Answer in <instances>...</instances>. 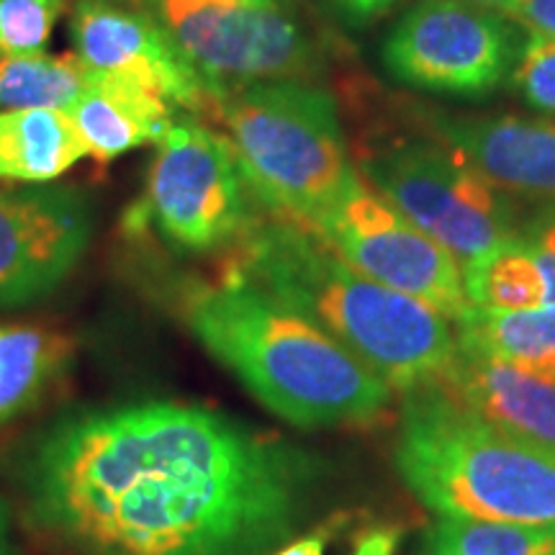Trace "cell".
Segmentation results:
<instances>
[{
    "mask_svg": "<svg viewBox=\"0 0 555 555\" xmlns=\"http://www.w3.org/2000/svg\"><path fill=\"white\" fill-rule=\"evenodd\" d=\"M183 314L208 356L288 425H365L391 404L393 388L363 360L242 278L191 291Z\"/></svg>",
    "mask_w": 555,
    "mask_h": 555,
    "instance_id": "obj_3",
    "label": "cell"
},
{
    "mask_svg": "<svg viewBox=\"0 0 555 555\" xmlns=\"http://www.w3.org/2000/svg\"><path fill=\"white\" fill-rule=\"evenodd\" d=\"M442 397L499 433L555 457V384L457 347L435 380Z\"/></svg>",
    "mask_w": 555,
    "mask_h": 555,
    "instance_id": "obj_14",
    "label": "cell"
},
{
    "mask_svg": "<svg viewBox=\"0 0 555 555\" xmlns=\"http://www.w3.org/2000/svg\"><path fill=\"white\" fill-rule=\"evenodd\" d=\"M401 543V532L393 530V527H386V530H373L360 540L356 545L352 555H397Z\"/></svg>",
    "mask_w": 555,
    "mask_h": 555,
    "instance_id": "obj_27",
    "label": "cell"
},
{
    "mask_svg": "<svg viewBox=\"0 0 555 555\" xmlns=\"http://www.w3.org/2000/svg\"><path fill=\"white\" fill-rule=\"evenodd\" d=\"M339 21L350 26H367L391 13L401 0H322Z\"/></svg>",
    "mask_w": 555,
    "mask_h": 555,
    "instance_id": "obj_26",
    "label": "cell"
},
{
    "mask_svg": "<svg viewBox=\"0 0 555 555\" xmlns=\"http://www.w3.org/2000/svg\"><path fill=\"white\" fill-rule=\"evenodd\" d=\"M502 13L522 26L525 31H538L555 39V0H515Z\"/></svg>",
    "mask_w": 555,
    "mask_h": 555,
    "instance_id": "obj_25",
    "label": "cell"
},
{
    "mask_svg": "<svg viewBox=\"0 0 555 555\" xmlns=\"http://www.w3.org/2000/svg\"><path fill=\"white\" fill-rule=\"evenodd\" d=\"M317 478L304 450L180 401L67 416L21 468L31 522L80 555H266Z\"/></svg>",
    "mask_w": 555,
    "mask_h": 555,
    "instance_id": "obj_1",
    "label": "cell"
},
{
    "mask_svg": "<svg viewBox=\"0 0 555 555\" xmlns=\"http://www.w3.org/2000/svg\"><path fill=\"white\" fill-rule=\"evenodd\" d=\"M88 78L90 69L78 54H0V108L69 111Z\"/></svg>",
    "mask_w": 555,
    "mask_h": 555,
    "instance_id": "obj_19",
    "label": "cell"
},
{
    "mask_svg": "<svg viewBox=\"0 0 555 555\" xmlns=\"http://www.w3.org/2000/svg\"><path fill=\"white\" fill-rule=\"evenodd\" d=\"M219 95L255 82H314L324 57L283 5L240 0H134Z\"/></svg>",
    "mask_w": 555,
    "mask_h": 555,
    "instance_id": "obj_7",
    "label": "cell"
},
{
    "mask_svg": "<svg viewBox=\"0 0 555 555\" xmlns=\"http://www.w3.org/2000/svg\"><path fill=\"white\" fill-rule=\"evenodd\" d=\"M356 170L378 196L448 249L463 273L519 234L509 196L433 134L365 144Z\"/></svg>",
    "mask_w": 555,
    "mask_h": 555,
    "instance_id": "obj_6",
    "label": "cell"
},
{
    "mask_svg": "<svg viewBox=\"0 0 555 555\" xmlns=\"http://www.w3.org/2000/svg\"><path fill=\"white\" fill-rule=\"evenodd\" d=\"M519 237L543 270L545 304H555V204L543 206L527 224L519 227Z\"/></svg>",
    "mask_w": 555,
    "mask_h": 555,
    "instance_id": "obj_24",
    "label": "cell"
},
{
    "mask_svg": "<svg viewBox=\"0 0 555 555\" xmlns=\"http://www.w3.org/2000/svg\"><path fill=\"white\" fill-rule=\"evenodd\" d=\"M247 191L229 139L193 116H176L131 224H150L180 253H214L240 242L255 221Z\"/></svg>",
    "mask_w": 555,
    "mask_h": 555,
    "instance_id": "obj_8",
    "label": "cell"
},
{
    "mask_svg": "<svg viewBox=\"0 0 555 555\" xmlns=\"http://www.w3.org/2000/svg\"><path fill=\"white\" fill-rule=\"evenodd\" d=\"M0 555H11L9 517H5V509H3V504H0Z\"/></svg>",
    "mask_w": 555,
    "mask_h": 555,
    "instance_id": "obj_29",
    "label": "cell"
},
{
    "mask_svg": "<svg viewBox=\"0 0 555 555\" xmlns=\"http://www.w3.org/2000/svg\"><path fill=\"white\" fill-rule=\"evenodd\" d=\"M69 37L88 69L142 82L172 108L208 116L217 103L198 69L134 0H78Z\"/></svg>",
    "mask_w": 555,
    "mask_h": 555,
    "instance_id": "obj_12",
    "label": "cell"
},
{
    "mask_svg": "<svg viewBox=\"0 0 555 555\" xmlns=\"http://www.w3.org/2000/svg\"><path fill=\"white\" fill-rule=\"evenodd\" d=\"M425 124L506 196L555 204V119L425 111Z\"/></svg>",
    "mask_w": 555,
    "mask_h": 555,
    "instance_id": "obj_13",
    "label": "cell"
},
{
    "mask_svg": "<svg viewBox=\"0 0 555 555\" xmlns=\"http://www.w3.org/2000/svg\"><path fill=\"white\" fill-rule=\"evenodd\" d=\"M62 0H0V54L44 50Z\"/></svg>",
    "mask_w": 555,
    "mask_h": 555,
    "instance_id": "obj_23",
    "label": "cell"
},
{
    "mask_svg": "<svg viewBox=\"0 0 555 555\" xmlns=\"http://www.w3.org/2000/svg\"><path fill=\"white\" fill-rule=\"evenodd\" d=\"M470 3H478V5H486V9H496V11H504L509 9L515 0H470Z\"/></svg>",
    "mask_w": 555,
    "mask_h": 555,
    "instance_id": "obj_30",
    "label": "cell"
},
{
    "mask_svg": "<svg viewBox=\"0 0 555 555\" xmlns=\"http://www.w3.org/2000/svg\"><path fill=\"white\" fill-rule=\"evenodd\" d=\"M219 121L249 193L275 217L311 227L356 172L335 95L301 80L227 90Z\"/></svg>",
    "mask_w": 555,
    "mask_h": 555,
    "instance_id": "obj_5",
    "label": "cell"
},
{
    "mask_svg": "<svg viewBox=\"0 0 555 555\" xmlns=\"http://www.w3.org/2000/svg\"><path fill=\"white\" fill-rule=\"evenodd\" d=\"M88 240L90 208L80 191L0 185V307H21L57 288Z\"/></svg>",
    "mask_w": 555,
    "mask_h": 555,
    "instance_id": "obj_11",
    "label": "cell"
},
{
    "mask_svg": "<svg viewBox=\"0 0 555 555\" xmlns=\"http://www.w3.org/2000/svg\"><path fill=\"white\" fill-rule=\"evenodd\" d=\"M509 86L527 108L555 116V39L525 31Z\"/></svg>",
    "mask_w": 555,
    "mask_h": 555,
    "instance_id": "obj_22",
    "label": "cell"
},
{
    "mask_svg": "<svg viewBox=\"0 0 555 555\" xmlns=\"http://www.w3.org/2000/svg\"><path fill=\"white\" fill-rule=\"evenodd\" d=\"M324 545H327V538L324 535H307L301 540H294L286 547L273 555H324Z\"/></svg>",
    "mask_w": 555,
    "mask_h": 555,
    "instance_id": "obj_28",
    "label": "cell"
},
{
    "mask_svg": "<svg viewBox=\"0 0 555 555\" xmlns=\"http://www.w3.org/2000/svg\"><path fill=\"white\" fill-rule=\"evenodd\" d=\"M457 347L496 358L555 384V304L535 309H476L455 324Z\"/></svg>",
    "mask_w": 555,
    "mask_h": 555,
    "instance_id": "obj_17",
    "label": "cell"
},
{
    "mask_svg": "<svg viewBox=\"0 0 555 555\" xmlns=\"http://www.w3.org/2000/svg\"><path fill=\"white\" fill-rule=\"evenodd\" d=\"M237 245L227 275L307 317L397 391L429 384L453 360L457 339L446 317L358 273L307 227L270 214Z\"/></svg>",
    "mask_w": 555,
    "mask_h": 555,
    "instance_id": "obj_2",
    "label": "cell"
},
{
    "mask_svg": "<svg viewBox=\"0 0 555 555\" xmlns=\"http://www.w3.org/2000/svg\"><path fill=\"white\" fill-rule=\"evenodd\" d=\"M420 555H555V525L440 517L425 530Z\"/></svg>",
    "mask_w": 555,
    "mask_h": 555,
    "instance_id": "obj_20",
    "label": "cell"
},
{
    "mask_svg": "<svg viewBox=\"0 0 555 555\" xmlns=\"http://www.w3.org/2000/svg\"><path fill=\"white\" fill-rule=\"evenodd\" d=\"M67 358L65 339L34 327H0V422L39 401Z\"/></svg>",
    "mask_w": 555,
    "mask_h": 555,
    "instance_id": "obj_18",
    "label": "cell"
},
{
    "mask_svg": "<svg viewBox=\"0 0 555 555\" xmlns=\"http://www.w3.org/2000/svg\"><path fill=\"white\" fill-rule=\"evenodd\" d=\"M86 155V139L67 111H0V180L52 183Z\"/></svg>",
    "mask_w": 555,
    "mask_h": 555,
    "instance_id": "obj_16",
    "label": "cell"
},
{
    "mask_svg": "<svg viewBox=\"0 0 555 555\" xmlns=\"http://www.w3.org/2000/svg\"><path fill=\"white\" fill-rule=\"evenodd\" d=\"M463 281L476 309L519 311L545 304L543 270L519 234L466 270Z\"/></svg>",
    "mask_w": 555,
    "mask_h": 555,
    "instance_id": "obj_21",
    "label": "cell"
},
{
    "mask_svg": "<svg viewBox=\"0 0 555 555\" xmlns=\"http://www.w3.org/2000/svg\"><path fill=\"white\" fill-rule=\"evenodd\" d=\"M307 229L358 273L416 298L448 322H463L474 311L453 255L378 196L358 170Z\"/></svg>",
    "mask_w": 555,
    "mask_h": 555,
    "instance_id": "obj_10",
    "label": "cell"
},
{
    "mask_svg": "<svg viewBox=\"0 0 555 555\" xmlns=\"http://www.w3.org/2000/svg\"><path fill=\"white\" fill-rule=\"evenodd\" d=\"M525 29L470 0H414L386 34L380 65L399 86L483 99L509 80Z\"/></svg>",
    "mask_w": 555,
    "mask_h": 555,
    "instance_id": "obj_9",
    "label": "cell"
},
{
    "mask_svg": "<svg viewBox=\"0 0 555 555\" xmlns=\"http://www.w3.org/2000/svg\"><path fill=\"white\" fill-rule=\"evenodd\" d=\"M67 114L99 163H111L124 152L159 142L176 119V108L155 90L121 75L93 69Z\"/></svg>",
    "mask_w": 555,
    "mask_h": 555,
    "instance_id": "obj_15",
    "label": "cell"
},
{
    "mask_svg": "<svg viewBox=\"0 0 555 555\" xmlns=\"http://www.w3.org/2000/svg\"><path fill=\"white\" fill-rule=\"evenodd\" d=\"M240 3H253V5H283V0H240Z\"/></svg>",
    "mask_w": 555,
    "mask_h": 555,
    "instance_id": "obj_31",
    "label": "cell"
},
{
    "mask_svg": "<svg viewBox=\"0 0 555 555\" xmlns=\"http://www.w3.org/2000/svg\"><path fill=\"white\" fill-rule=\"evenodd\" d=\"M393 463L437 517L555 525V457L463 412L433 384L406 391Z\"/></svg>",
    "mask_w": 555,
    "mask_h": 555,
    "instance_id": "obj_4",
    "label": "cell"
}]
</instances>
